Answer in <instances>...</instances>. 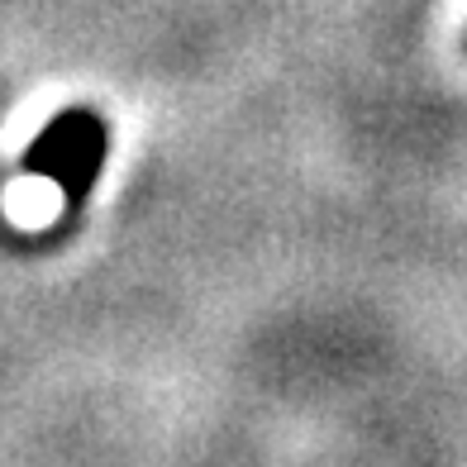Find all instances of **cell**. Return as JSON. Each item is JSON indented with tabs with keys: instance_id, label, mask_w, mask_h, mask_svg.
<instances>
[{
	"instance_id": "1",
	"label": "cell",
	"mask_w": 467,
	"mask_h": 467,
	"mask_svg": "<svg viewBox=\"0 0 467 467\" xmlns=\"http://www.w3.org/2000/svg\"><path fill=\"white\" fill-rule=\"evenodd\" d=\"M105 158H110V124H105L96 110H87V105H77V110L53 115L44 124V134L25 148V172L53 177L62 186L67 215H77L91 196Z\"/></svg>"
}]
</instances>
